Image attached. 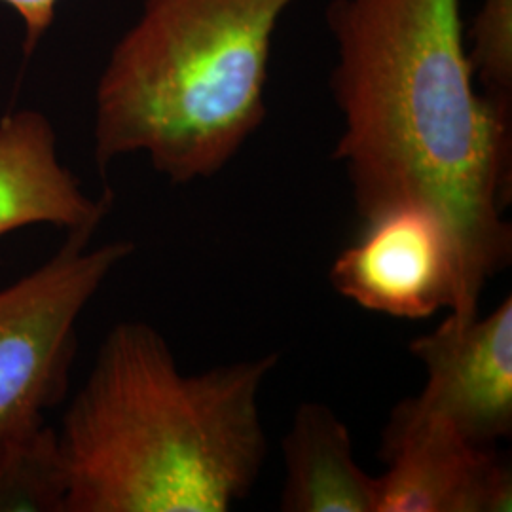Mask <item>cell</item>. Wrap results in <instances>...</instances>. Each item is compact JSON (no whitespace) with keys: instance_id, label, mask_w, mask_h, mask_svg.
Listing matches in <instances>:
<instances>
[{"instance_id":"8fae6325","label":"cell","mask_w":512,"mask_h":512,"mask_svg":"<svg viewBox=\"0 0 512 512\" xmlns=\"http://www.w3.org/2000/svg\"><path fill=\"white\" fill-rule=\"evenodd\" d=\"M467 52L480 90L511 105L512 0L480 2Z\"/></svg>"},{"instance_id":"7c38bea8","label":"cell","mask_w":512,"mask_h":512,"mask_svg":"<svg viewBox=\"0 0 512 512\" xmlns=\"http://www.w3.org/2000/svg\"><path fill=\"white\" fill-rule=\"evenodd\" d=\"M12 12L18 14L23 23V50L31 54L40 40L52 29L57 6L61 0H0Z\"/></svg>"},{"instance_id":"8992f818","label":"cell","mask_w":512,"mask_h":512,"mask_svg":"<svg viewBox=\"0 0 512 512\" xmlns=\"http://www.w3.org/2000/svg\"><path fill=\"white\" fill-rule=\"evenodd\" d=\"M330 283L363 310L427 319L456 302V258L439 217L420 205L389 209L336 256Z\"/></svg>"},{"instance_id":"5b68a950","label":"cell","mask_w":512,"mask_h":512,"mask_svg":"<svg viewBox=\"0 0 512 512\" xmlns=\"http://www.w3.org/2000/svg\"><path fill=\"white\" fill-rule=\"evenodd\" d=\"M376 512H511V463L406 399L382 435Z\"/></svg>"},{"instance_id":"ba28073f","label":"cell","mask_w":512,"mask_h":512,"mask_svg":"<svg viewBox=\"0 0 512 512\" xmlns=\"http://www.w3.org/2000/svg\"><path fill=\"white\" fill-rule=\"evenodd\" d=\"M114 196L92 198L59 160L57 135L46 114L8 112L0 120V238L35 224L67 232H97Z\"/></svg>"},{"instance_id":"52a82bcc","label":"cell","mask_w":512,"mask_h":512,"mask_svg":"<svg viewBox=\"0 0 512 512\" xmlns=\"http://www.w3.org/2000/svg\"><path fill=\"white\" fill-rule=\"evenodd\" d=\"M425 370V385L412 403L448 423L463 439L495 448L512 433V296L490 315L458 319L410 342Z\"/></svg>"},{"instance_id":"7a4b0ae2","label":"cell","mask_w":512,"mask_h":512,"mask_svg":"<svg viewBox=\"0 0 512 512\" xmlns=\"http://www.w3.org/2000/svg\"><path fill=\"white\" fill-rule=\"evenodd\" d=\"M277 353L184 374L145 321L114 325L57 429L63 512H228L268 458Z\"/></svg>"},{"instance_id":"9c48e42d","label":"cell","mask_w":512,"mask_h":512,"mask_svg":"<svg viewBox=\"0 0 512 512\" xmlns=\"http://www.w3.org/2000/svg\"><path fill=\"white\" fill-rule=\"evenodd\" d=\"M285 512H376V476L357 463L348 425L323 403H302L283 439Z\"/></svg>"},{"instance_id":"3957f363","label":"cell","mask_w":512,"mask_h":512,"mask_svg":"<svg viewBox=\"0 0 512 512\" xmlns=\"http://www.w3.org/2000/svg\"><path fill=\"white\" fill-rule=\"evenodd\" d=\"M296 0H147L95 88L93 158L145 154L169 183L211 179L266 120L279 19Z\"/></svg>"},{"instance_id":"277c9868","label":"cell","mask_w":512,"mask_h":512,"mask_svg":"<svg viewBox=\"0 0 512 512\" xmlns=\"http://www.w3.org/2000/svg\"><path fill=\"white\" fill-rule=\"evenodd\" d=\"M93 236L67 232L52 258L0 289V467L65 399L80 315L135 253L126 239L90 247Z\"/></svg>"},{"instance_id":"30bf717a","label":"cell","mask_w":512,"mask_h":512,"mask_svg":"<svg viewBox=\"0 0 512 512\" xmlns=\"http://www.w3.org/2000/svg\"><path fill=\"white\" fill-rule=\"evenodd\" d=\"M65 495L57 429L46 425L0 467V512H63Z\"/></svg>"},{"instance_id":"6da1fadb","label":"cell","mask_w":512,"mask_h":512,"mask_svg":"<svg viewBox=\"0 0 512 512\" xmlns=\"http://www.w3.org/2000/svg\"><path fill=\"white\" fill-rule=\"evenodd\" d=\"M334 158L361 222L401 205L439 217L461 319L512 260L511 105L476 86L459 0H332Z\"/></svg>"}]
</instances>
